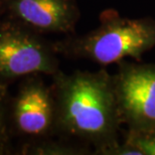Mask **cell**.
<instances>
[{"label":"cell","mask_w":155,"mask_h":155,"mask_svg":"<svg viewBox=\"0 0 155 155\" xmlns=\"http://www.w3.org/2000/svg\"><path fill=\"white\" fill-rule=\"evenodd\" d=\"M55 79L52 91L55 103V127L71 134L99 137L107 132L112 114V96L100 75L77 74Z\"/></svg>","instance_id":"obj_1"},{"label":"cell","mask_w":155,"mask_h":155,"mask_svg":"<svg viewBox=\"0 0 155 155\" xmlns=\"http://www.w3.org/2000/svg\"><path fill=\"white\" fill-rule=\"evenodd\" d=\"M8 125L11 136L20 142L46 138L55 127L54 97L41 75L21 79L15 95L9 99Z\"/></svg>","instance_id":"obj_3"},{"label":"cell","mask_w":155,"mask_h":155,"mask_svg":"<svg viewBox=\"0 0 155 155\" xmlns=\"http://www.w3.org/2000/svg\"><path fill=\"white\" fill-rule=\"evenodd\" d=\"M141 149L148 154L155 155V139L154 140H146L139 143Z\"/></svg>","instance_id":"obj_8"},{"label":"cell","mask_w":155,"mask_h":155,"mask_svg":"<svg viewBox=\"0 0 155 155\" xmlns=\"http://www.w3.org/2000/svg\"><path fill=\"white\" fill-rule=\"evenodd\" d=\"M3 15L39 35L73 28V0H3Z\"/></svg>","instance_id":"obj_5"},{"label":"cell","mask_w":155,"mask_h":155,"mask_svg":"<svg viewBox=\"0 0 155 155\" xmlns=\"http://www.w3.org/2000/svg\"><path fill=\"white\" fill-rule=\"evenodd\" d=\"M154 41V32L138 21L106 23L97 31L72 42L68 46L72 54L108 64L125 57L141 54Z\"/></svg>","instance_id":"obj_4"},{"label":"cell","mask_w":155,"mask_h":155,"mask_svg":"<svg viewBox=\"0 0 155 155\" xmlns=\"http://www.w3.org/2000/svg\"><path fill=\"white\" fill-rule=\"evenodd\" d=\"M124 105L135 116L155 120V72L137 71L122 83Z\"/></svg>","instance_id":"obj_6"},{"label":"cell","mask_w":155,"mask_h":155,"mask_svg":"<svg viewBox=\"0 0 155 155\" xmlns=\"http://www.w3.org/2000/svg\"><path fill=\"white\" fill-rule=\"evenodd\" d=\"M4 12V7H3V0H0V17L3 15Z\"/></svg>","instance_id":"obj_9"},{"label":"cell","mask_w":155,"mask_h":155,"mask_svg":"<svg viewBox=\"0 0 155 155\" xmlns=\"http://www.w3.org/2000/svg\"><path fill=\"white\" fill-rule=\"evenodd\" d=\"M9 86L0 83V155L12 154V136L8 125V103L10 99Z\"/></svg>","instance_id":"obj_7"},{"label":"cell","mask_w":155,"mask_h":155,"mask_svg":"<svg viewBox=\"0 0 155 155\" xmlns=\"http://www.w3.org/2000/svg\"><path fill=\"white\" fill-rule=\"evenodd\" d=\"M54 46L42 35L16 21L0 17V83L10 85L29 75H51L58 72Z\"/></svg>","instance_id":"obj_2"}]
</instances>
